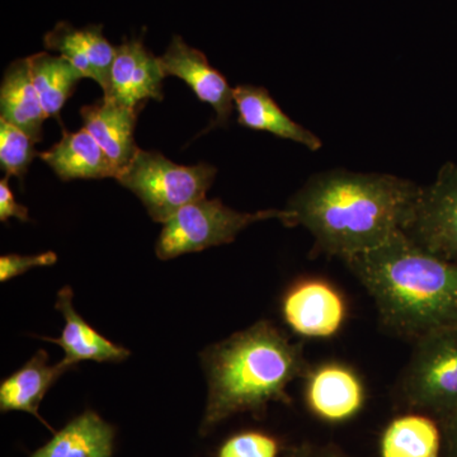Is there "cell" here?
Here are the masks:
<instances>
[{
    "mask_svg": "<svg viewBox=\"0 0 457 457\" xmlns=\"http://www.w3.org/2000/svg\"><path fill=\"white\" fill-rule=\"evenodd\" d=\"M398 396L409 411L437 420L457 408V328L435 330L414 341Z\"/></svg>",
    "mask_w": 457,
    "mask_h": 457,
    "instance_id": "cell-4",
    "label": "cell"
},
{
    "mask_svg": "<svg viewBox=\"0 0 457 457\" xmlns=\"http://www.w3.org/2000/svg\"><path fill=\"white\" fill-rule=\"evenodd\" d=\"M420 189L390 174H317L291 198L284 224L308 228L319 252L347 262L404 233Z\"/></svg>",
    "mask_w": 457,
    "mask_h": 457,
    "instance_id": "cell-1",
    "label": "cell"
},
{
    "mask_svg": "<svg viewBox=\"0 0 457 457\" xmlns=\"http://www.w3.org/2000/svg\"><path fill=\"white\" fill-rule=\"evenodd\" d=\"M164 78L159 57L146 50L143 41H125L116 47L110 89L104 97L140 111L147 99H163Z\"/></svg>",
    "mask_w": 457,
    "mask_h": 457,
    "instance_id": "cell-10",
    "label": "cell"
},
{
    "mask_svg": "<svg viewBox=\"0 0 457 457\" xmlns=\"http://www.w3.org/2000/svg\"><path fill=\"white\" fill-rule=\"evenodd\" d=\"M68 370L60 362L50 365L46 351L36 352L29 362L3 380L0 385V411H26L51 429L46 420H42L38 409L50 387Z\"/></svg>",
    "mask_w": 457,
    "mask_h": 457,
    "instance_id": "cell-17",
    "label": "cell"
},
{
    "mask_svg": "<svg viewBox=\"0 0 457 457\" xmlns=\"http://www.w3.org/2000/svg\"><path fill=\"white\" fill-rule=\"evenodd\" d=\"M234 104L239 113L237 122L240 125L252 130L270 132L282 139L293 140L312 152L320 149V139L293 121L262 87H237L234 89Z\"/></svg>",
    "mask_w": 457,
    "mask_h": 457,
    "instance_id": "cell-16",
    "label": "cell"
},
{
    "mask_svg": "<svg viewBox=\"0 0 457 457\" xmlns=\"http://www.w3.org/2000/svg\"><path fill=\"white\" fill-rule=\"evenodd\" d=\"M73 295L69 286H64L57 293L55 308L62 312L65 320L62 336L59 338L42 337L44 341L56 343L64 350V359L60 363L71 369L82 361L121 362L128 359L130 351L102 336L75 312Z\"/></svg>",
    "mask_w": 457,
    "mask_h": 457,
    "instance_id": "cell-13",
    "label": "cell"
},
{
    "mask_svg": "<svg viewBox=\"0 0 457 457\" xmlns=\"http://www.w3.org/2000/svg\"><path fill=\"white\" fill-rule=\"evenodd\" d=\"M27 62L45 113L47 117L59 119L65 102L73 95L77 84L86 77L64 56L40 53L27 57Z\"/></svg>",
    "mask_w": 457,
    "mask_h": 457,
    "instance_id": "cell-21",
    "label": "cell"
},
{
    "mask_svg": "<svg viewBox=\"0 0 457 457\" xmlns=\"http://www.w3.org/2000/svg\"><path fill=\"white\" fill-rule=\"evenodd\" d=\"M11 218L29 221V210L17 203L8 185V179L0 180V221H8Z\"/></svg>",
    "mask_w": 457,
    "mask_h": 457,
    "instance_id": "cell-25",
    "label": "cell"
},
{
    "mask_svg": "<svg viewBox=\"0 0 457 457\" xmlns=\"http://www.w3.org/2000/svg\"><path fill=\"white\" fill-rule=\"evenodd\" d=\"M405 236L429 253L457 262V164L447 163L420 189Z\"/></svg>",
    "mask_w": 457,
    "mask_h": 457,
    "instance_id": "cell-7",
    "label": "cell"
},
{
    "mask_svg": "<svg viewBox=\"0 0 457 457\" xmlns=\"http://www.w3.org/2000/svg\"><path fill=\"white\" fill-rule=\"evenodd\" d=\"M312 457H352L345 453V451L338 449L336 446H326L317 449L315 447L314 455Z\"/></svg>",
    "mask_w": 457,
    "mask_h": 457,
    "instance_id": "cell-28",
    "label": "cell"
},
{
    "mask_svg": "<svg viewBox=\"0 0 457 457\" xmlns=\"http://www.w3.org/2000/svg\"><path fill=\"white\" fill-rule=\"evenodd\" d=\"M305 400L319 420L341 423L356 417L365 405V385L350 366L329 362L308 370Z\"/></svg>",
    "mask_w": 457,
    "mask_h": 457,
    "instance_id": "cell-9",
    "label": "cell"
},
{
    "mask_svg": "<svg viewBox=\"0 0 457 457\" xmlns=\"http://www.w3.org/2000/svg\"><path fill=\"white\" fill-rule=\"evenodd\" d=\"M381 457H442L440 423L428 414L411 413L393 420L380 438Z\"/></svg>",
    "mask_w": 457,
    "mask_h": 457,
    "instance_id": "cell-20",
    "label": "cell"
},
{
    "mask_svg": "<svg viewBox=\"0 0 457 457\" xmlns=\"http://www.w3.org/2000/svg\"><path fill=\"white\" fill-rule=\"evenodd\" d=\"M442 431V457H457V408L438 420Z\"/></svg>",
    "mask_w": 457,
    "mask_h": 457,
    "instance_id": "cell-26",
    "label": "cell"
},
{
    "mask_svg": "<svg viewBox=\"0 0 457 457\" xmlns=\"http://www.w3.org/2000/svg\"><path fill=\"white\" fill-rule=\"evenodd\" d=\"M216 171L207 163L186 167L140 149L117 180L140 198L153 220L165 224L182 207L204 198Z\"/></svg>",
    "mask_w": 457,
    "mask_h": 457,
    "instance_id": "cell-5",
    "label": "cell"
},
{
    "mask_svg": "<svg viewBox=\"0 0 457 457\" xmlns=\"http://www.w3.org/2000/svg\"><path fill=\"white\" fill-rule=\"evenodd\" d=\"M114 428L86 411L54 435L31 457H112Z\"/></svg>",
    "mask_w": 457,
    "mask_h": 457,
    "instance_id": "cell-19",
    "label": "cell"
},
{
    "mask_svg": "<svg viewBox=\"0 0 457 457\" xmlns=\"http://www.w3.org/2000/svg\"><path fill=\"white\" fill-rule=\"evenodd\" d=\"M60 179H119L120 170L87 129L62 132V140L38 154Z\"/></svg>",
    "mask_w": 457,
    "mask_h": 457,
    "instance_id": "cell-15",
    "label": "cell"
},
{
    "mask_svg": "<svg viewBox=\"0 0 457 457\" xmlns=\"http://www.w3.org/2000/svg\"><path fill=\"white\" fill-rule=\"evenodd\" d=\"M287 326L305 338H329L341 330L347 317L345 297L329 282L306 278L291 286L282 300Z\"/></svg>",
    "mask_w": 457,
    "mask_h": 457,
    "instance_id": "cell-8",
    "label": "cell"
},
{
    "mask_svg": "<svg viewBox=\"0 0 457 457\" xmlns=\"http://www.w3.org/2000/svg\"><path fill=\"white\" fill-rule=\"evenodd\" d=\"M345 264L395 335L414 342L457 328V262L429 253L400 231Z\"/></svg>",
    "mask_w": 457,
    "mask_h": 457,
    "instance_id": "cell-2",
    "label": "cell"
},
{
    "mask_svg": "<svg viewBox=\"0 0 457 457\" xmlns=\"http://www.w3.org/2000/svg\"><path fill=\"white\" fill-rule=\"evenodd\" d=\"M315 447L311 444L297 445L282 453L281 457H312Z\"/></svg>",
    "mask_w": 457,
    "mask_h": 457,
    "instance_id": "cell-27",
    "label": "cell"
},
{
    "mask_svg": "<svg viewBox=\"0 0 457 457\" xmlns=\"http://www.w3.org/2000/svg\"><path fill=\"white\" fill-rule=\"evenodd\" d=\"M285 210L239 212L220 200H201L182 207L165 222L156 242V257L168 261L234 242L237 234L254 222L278 219L286 220Z\"/></svg>",
    "mask_w": 457,
    "mask_h": 457,
    "instance_id": "cell-6",
    "label": "cell"
},
{
    "mask_svg": "<svg viewBox=\"0 0 457 457\" xmlns=\"http://www.w3.org/2000/svg\"><path fill=\"white\" fill-rule=\"evenodd\" d=\"M278 438L263 432H242L228 438L216 457H281Z\"/></svg>",
    "mask_w": 457,
    "mask_h": 457,
    "instance_id": "cell-23",
    "label": "cell"
},
{
    "mask_svg": "<svg viewBox=\"0 0 457 457\" xmlns=\"http://www.w3.org/2000/svg\"><path fill=\"white\" fill-rule=\"evenodd\" d=\"M56 262L57 255L54 252L36 255H3L0 258V281L7 282L36 267L54 266Z\"/></svg>",
    "mask_w": 457,
    "mask_h": 457,
    "instance_id": "cell-24",
    "label": "cell"
},
{
    "mask_svg": "<svg viewBox=\"0 0 457 457\" xmlns=\"http://www.w3.org/2000/svg\"><path fill=\"white\" fill-rule=\"evenodd\" d=\"M2 120L17 126L38 143L42 137V123L47 119L37 90L33 86L27 59L16 60L8 66L0 88Z\"/></svg>",
    "mask_w": 457,
    "mask_h": 457,
    "instance_id": "cell-18",
    "label": "cell"
},
{
    "mask_svg": "<svg viewBox=\"0 0 457 457\" xmlns=\"http://www.w3.org/2000/svg\"><path fill=\"white\" fill-rule=\"evenodd\" d=\"M165 77L174 75L191 87L195 95L216 111V125H224L234 108V89L201 51L174 36L164 55L159 57Z\"/></svg>",
    "mask_w": 457,
    "mask_h": 457,
    "instance_id": "cell-11",
    "label": "cell"
},
{
    "mask_svg": "<svg viewBox=\"0 0 457 457\" xmlns=\"http://www.w3.org/2000/svg\"><path fill=\"white\" fill-rule=\"evenodd\" d=\"M207 393L201 435L239 413L260 414L272 402H291L287 386L308 372L300 343L261 320L201 353Z\"/></svg>",
    "mask_w": 457,
    "mask_h": 457,
    "instance_id": "cell-3",
    "label": "cell"
},
{
    "mask_svg": "<svg viewBox=\"0 0 457 457\" xmlns=\"http://www.w3.org/2000/svg\"><path fill=\"white\" fill-rule=\"evenodd\" d=\"M45 46L64 56L84 77L97 82L104 92L110 89L116 47L102 32V26L75 29L68 22L57 23L45 36Z\"/></svg>",
    "mask_w": 457,
    "mask_h": 457,
    "instance_id": "cell-12",
    "label": "cell"
},
{
    "mask_svg": "<svg viewBox=\"0 0 457 457\" xmlns=\"http://www.w3.org/2000/svg\"><path fill=\"white\" fill-rule=\"evenodd\" d=\"M33 145L25 131L0 119V164L8 177H25L33 158L40 154Z\"/></svg>",
    "mask_w": 457,
    "mask_h": 457,
    "instance_id": "cell-22",
    "label": "cell"
},
{
    "mask_svg": "<svg viewBox=\"0 0 457 457\" xmlns=\"http://www.w3.org/2000/svg\"><path fill=\"white\" fill-rule=\"evenodd\" d=\"M84 129L95 137L120 170V176L139 152L134 129L139 111L104 97L80 110ZM119 176V177H120Z\"/></svg>",
    "mask_w": 457,
    "mask_h": 457,
    "instance_id": "cell-14",
    "label": "cell"
}]
</instances>
